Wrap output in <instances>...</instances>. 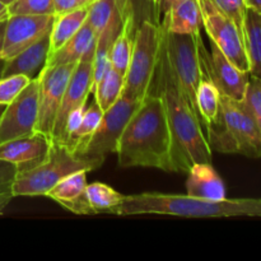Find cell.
Masks as SVG:
<instances>
[{
  "label": "cell",
  "mask_w": 261,
  "mask_h": 261,
  "mask_svg": "<svg viewBox=\"0 0 261 261\" xmlns=\"http://www.w3.org/2000/svg\"><path fill=\"white\" fill-rule=\"evenodd\" d=\"M154 79L155 94L162 98L170 126L173 171L188 173L194 163H212L213 150L201 129L200 117L176 79L163 41Z\"/></svg>",
  "instance_id": "1"
},
{
  "label": "cell",
  "mask_w": 261,
  "mask_h": 261,
  "mask_svg": "<svg viewBox=\"0 0 261 261\" xmlns=\"http://www.w3.org/2000/svg\"><path fill=\"white\" fill-rule=\"evenodd\" d=\"M116 153L122 168L148 167L175 172L170 126L165 105L158 94L148 93L130 117Z\"/></svg>",
  "instance_id": "2"
},
{
  "label": "cell",
  "mask_w": 261,
  "mask_h": 261,
  "mask_svg": "<svg viewBox=\"0 0 261 261\" xmlns=\"http://www.w3.org/2000/svg\"><path fill=\"white\" fill-rule=\"evenodd\" d=\"M117 216H158L182 218L217 217H261V199H223L208 200L177 194L142 193L125 195Z\"/></svg>",
  "instance_id": "3"
},
{
  "label": "cell",
  "mask_w": 261,
  "mask_h": 261,
  "mask_svg": "<svg viewBox=\"0 0 261 261\" xmlns=\"http://www.w3.org/2000/svg\"><path fill=\"white\" fill-rule=\"evenodd\" d=\"M204 126L212 150L249 158L261 157V130L241 101L221 94L218 115Z\"/></svg>",
  "instance_id": "4"
},
{
  "label": "cell",
  "mask_w": 261,
  "mask_h": 261,
  "mask_svg": "<svg viewBox=\"0 0 261 261\" xmlns=\"http://www.w3.org/2000/svg\"><path fill=\"white\" fill-rule=\"evenodd\" d=\"M106 158L87 157L71 152L65 144L54 142L47 157L31 170L18 172L13 184V195L42 196L66 176L78 171L97 170Z\"/></svg>",
  "instance_id": "5"
},
{
  "label": "cell",
  "mask_w": 261,
  "mask_h": 261,
  "mask_svg": "<svg viewBox=\"0 0 261 261\" xmlns=\"http://www.w3.org/2000/svg\"><path fill=\"white\" fill-rule=\"evenodd\" d=\"M161 43L160 25L149 18L143 19L135 28L132 58L125 74L121 96L143 99L150 93L160 59Z\"/></svg>",
  "instance_id": "6"
},
{
  "label": "cell",
  "mask_w": 261,
  "mask_h": 261,
  "mask_svg": "<svg viewBox=\"0 0 261 261\" xmlns=\"http://www.w3.org/2000/svg\"><path fill=\"white\" fill-rule=\"evenodd\" d=\"M160 28L161 33H162L163 45L167 51L176 79H177L184 94L190 102L191 107L198 112L195 96L199 84L203 79L200 54H199L200 33L180 35V33L168 32L163 25H160Z\"/></svg>",
  "instance_id": "7"
},
{
  "label": "cell",
  "mask_w": 261,
  "mask_h": 261,
  "mask_svg": "<svg viewBox=\"0 0 261 261\" xmlns=\"http://www.w3.org/2000/svg\"><path fill=\"white\" fill-rule=\"evenodd\" d=\"M143 99L126 96L120 97L107 111L103 112L97 130L87 140L86 144L76 150V154L106 158V155L116 153L122 132Z\"/></svg>",
  "instance_id": "8"
},
{
  "label": "cell",
  "mask_w": 261,
  "mask_h": 261,
  "mask_svg": "<svg viewBox=\"0 0 261 261\" xmlns=\"http://www.w3.org/2000/svg\"><path fill=\"white\" fill-rule=\"evenodd\" d=\"M201 24L213 42L237 68L249 71L244 36L236 23L227 17L212 0H199Z\"/></svg>",
  "instance_id": "9"
},
{
  "label": "cell",
  "mask_w": 261,
  "mask_h": 261,
  "mask_svg": "<svg viewBox=\"0 0 261 261\" xmlns=\"http://www.w3.org/2000/svg\"><path fill=\"white\" fill-rule=\"evenodd\" d=\"M76 63L45 65L38 74V119L36 130L53 140L54 126L66 84Z\"/></svg>",
  "instance_id": "10"
},
{
  "label": "cell",
  "mask_w": 261,
  "mask_h": 261,
  "mask_svg": "<svg viewBox=\"0 0 261 261\" xmlns=\"http://www.w3.org/2000/svg\"><path fill=\"white\" fill-rule=\"evenodd\" d=\"M211 51L204 46L201 36L199 37V54H200L203 75L208 76L221 94L234 101H242L250 81L249 71L237 68L213 42Z\"/></svg>",
  "instance_id": "11"
},
{
  "label": "cell",
  "mask_w": 261,
  "mask_h": 261,
  "mask_svg": "<svg viewBox=\"0 0 261 261\" xmlns=\"http://www.w3.org/2000/svg\"><path fill=\"white\" fill-rule=\"evenodd\" d=\"M38 79H32L0 116V144L37 132Z\"/></svg>",
  "instance_id": "12"
},
{
  "label": "cell",
  "mask_w": 261,
  "mask_h": 261,
  "mask_svg": "<svg viewBox=\"0 0 261 261\" xmlns=\"http://www.w3.org/2000/svg\"><path fill=\"white\" fill-rule=\"evenodd\" d=\"M93 56L94 50L89 51L76 63L70 79L66 84L61 105L59 107L54 126L53 140L64 143V129L69 114L73 110L87 105L89 94H92V75H93Z\"/></svg>",
  "instance_id": "13"
},
{
  "label": "cell",
  "mask_w": 261,
  "mask_h": 261,
  "mask_svg": "<svg viewBox=\"0 0 261 261\" xmlns=\"http://www.w3.org/2000/svg\"><path fill=\"white\" fill-rule=\"evenodd\" d=\"M55 15H10L7 20L0 58L9 60L51 32Z\"/></svg>",
  "instance_id": "14"
},
{
  "label": "cell",
  "mask_w": 261,
  "mask_h": 261,
  "mask_svg": "<svg viewBox=\"0 0 261 261\" xmlns=\"http://www.w3.org/2000/svg\"><path fill=\"white\" fill-rule=\"evenodd\" d=\"M53 140L40 132L0 144V160L17 166L18 172L40 165L50 152Z\"/></svg>",
  "instance_id": "15"
},
{
  "label": "cell",
  "mask_w": 261,
  "mask_h": 261,
  "mask_svg": "<svg viewBox=\"0 0 261 261\" xmlns=\"http://www.w3.org/2000/svg\"><path fill=\"white\" fill-rule=\"evenodd\" d=\"M50 56V33L31 45L18 55L7 60L3 76L22 74L30 79H36L45 68L46 61Z\"/></svg>",
  "instance_id": "16"
},
{
  "label": "cell",
  "mask_w": 261,
  "mask_h": 261,
  "mask_svg": "<svg viewBox=\"0 0 261 261\" xmlns=\"http://www.w3.org/2000/svg\"><path fill=\"white\" fill-rule=\"evenodd\" d=\"M188 195L208 200L226 199V186L212 163H194L188 171Z\"/></svg>",
  "instance_id": "17"
},
{
  "label": "cell",
  "mask_w": 261,
  "mask_h": 261,
  "mask_svg": "<svg viewBox=\"0 0 261 261\" xmlns=\"http://www.w3.org/2000/svg\"><path fill=\"white\" fill-rule=\"evenodd\" d=\"M158 25H163L168 32L180 35L200 33L201 10L199 0H181L176 3Z\"/></svg>",
  "instance_id": "18"
},
{
  "label": "cell",
  "mask_w": 261,
  "mask_h": 261,
  "mask_svg": "<svg viewBox=\"0 0 261 261\" xmlns=\"http://www.w3.org/2000/svg\"><path fill=\"white\" fill-rule=\"evenodd\" d=\"M97 37L88 20L79 28L78 32L64 43L55 53L50 54L46 65H63V64L78 63L86 54L96 48Z\"/></svg>",
  "instance_id": "19"
},
{
  "label": "cell",
  "mask_w": 261,
  "mask_h": 261,
  "mask_svg": "<svg viewBox=\"0 0 261 261\" xmlns=\"http://www.w3.org/2000/svg\"><path fill=\"white\" fill-rule=\"evenodd\" d=\"M137 27V17L129 15L122 20L121 28L112 42L111 50H110V61L111 68L119 71L125 76L129 66L130 58L133 53V45H134V33Z\"/></svg>",
  "instance_id": "20"
},
{
  "label": "cell",
  "mask_w": 261,
  "mask_h": 261,
  "mask_svg": "<svg viewBox=\"0 0 261 261\" xmlns=\"http://www.w3.org/2000/svg\"><path fill=\"white\" fill-rule=\"evenodd\" d=\"M244 43L250 76L261 78V14L251 9L245 14Z\"/></svg>",
  "instance_id": "21"
},
{
  "label": "cell",
  "mask_w": 261,
  "mask_h": 261,
  "mask_svg": "<svg viewBox=\"0 0 261 261\" xmlns=\"http://www.w3.org/2000/svg\"><path fill=\"white\" fill-rule=\"evenodd\" d=\"M87 15L88 7L55 15L50 32V54L55 53L78 32L87 20Z\"/></svg>",
  "instance_id": "22"
},
{
  "label": "cell",
  "mask_w": 261,
  "mask_h": 261,
  "mask_svg": "<svg viewBox=\"0 0 261 261\" xmlns=\"http://www.w3.org/2000/svg\"><path fill=\"white\" fill-rule=\"evenodd\" d=\"M84 196H86L91 214H116L125 195L117 193L114 188L106 185V184L93 182L87 185L86 190H84Z\"/></svg>",
  "instance_id": "23"
},
{
  "label": "cell",
  "mask_w": 261,
  "mask_h": 261,
  "mask_svg": "<svg viewBox=\"0 0 261 261\" xmlns=\"http://www.w3.org/2000/svg\"><path fill=\"white\" fill-rule=\"evenodd\" d=\"M219 101H221L219 89L208 76L203 75L195 96L196 110L203 125L209 124L216 119L219 111Z\"/></svg>",
  "instance_id": "24"
},
{
  "label": "cell",
  "mask_w": 261,
  "mask_h": 261,
  "mask_svg": "<svg viewBox=\"0 0 261 261\" xmlns=\"http://www.w3.org/2000/svg\"><path fill=\"white\" fill-rule=\"evenodd\" d=\"M102 116H103V111H102L101 107L98 106V103H97L93 98V101L89 103V106L86 107L83 120H82L79 127L68 138V140H66V147L74 153H75L79 148L83 147V145L86 144L87 140H88L89 138L93 135V133L97 130V127H98L99 122H101L102 120Z\"/></svg>",
  "instance_id": "25"
},
{
  "label": "cell",
  "mask_w": 261,
  "mask_h": 261,
  "mask_svg": "<svg viewBox=\"0 0 261 261\" xmlns=\"http://www.w3.org/2000/svg\"><path fill=\"white\" fill-rule=\"evenodd\" d=\"M124 82L125 76L122 74L110 68L101 82L97 84L92 94L102 111H107L121 97L122 91H124Z\"/></svg>",
  "instance_id": "26"
},
{
  "label": "cell",
  "mask_w": 261,
  "mask_h": 261,
  "mask_svg": "<svg viewBox=\"0 0 261 261\" xmlns=\"http://www.w3.org/2000/svg\"><path fill=\"white\" fill-rule=\"evenodd\" d=\"M87 173L88 172L86 171H78L66 176L51 190H48L45 196H48L60 205L76 200L83 195L87 188Z\"/></svg>",
  "instance_id": "27"
},
{
  "label": "cell",
  "mask_w": 261,
  "mask_h": 261,
  "mask_svg": "<svg viewBox=\"0 0 261 261\" xmlns=\"http://www.w3.org/2000/svg\"><path fill=\"white\" fill-rule=\"evenodd\" d=\"M87 20L91 24L96 37L111 25L122 23L115 0H94L88 7Z\"/></svg>",
  "instance_id": "28"
},
{
  "label": "cell",
  "mask_w": 261,
  "mask_h": 261,
  "mask_svg": "<svg viewBox=\"0 0 261 261\" xmlns=\"http://www.w3.org/2000/svg\"><path fill=\"white\" fill-rule=\"evenodd\" d=\"M8 10L10 15H55L54 0H14Z\"/></svg>",
  "instance_id": "29"
},
{
  "label": "cell",
  "mask_w": 261,
  "mask_h": 261,
  "mask_svg": "<svg viewBox=\"0 0 261 261\" xmlns=\"http://www.w3.org/2000/svg\"><path fill=\"white\" fill-rule=\"evenodd\" d=\"M18 173L17 166L7 161L0 160V216L9 205L13 195V184Z\"/></svg>",
  "instance_id": "30"
},
{
  "label": "cell",
  "mask_w": 261,
  "mask_h": 261,
  "mask_svg": "<svg viewBox=\"0 0 261 261\" xmlns=\"http://www.w3.org/2000/svg\"><path fill=\"white\" fill-rule=\"evenodd\" d=\"M32 79L22 74H13V75L3 76L0 79V105L7 106L14 101L20 92L31 83Z\"/></svg>",
  "instance_id": "31"
},
{
  "label": "cell",
  "mask_w": 261,
  "mask_h": 261,
  "mask_svg": "<svg viewBox=\"0 0 261 261\" xmlns=\"http://www.w3.org/2000/svg\"><path fill=\"white\" fill-rule=\"evenodd\" d=\"M242 105L261 130V78L250 76Z\"/></svg>",
  "instance_id": "32"
},
{
  "label": "cell",
  "mask_w": 261,
  "mask_h": 261,
  "mask_svg": "<svg viewBox=\"0 0 261 261\" xmlns=\"http://www.w3.org/2000/svg\"><path fill=\"white\" fill-rule=\"evenodd\" d=\"M224 14L231 18L244 36V22L246 7L244 0H212Z\"/></svg>",
  "instance_id": "33"
},
{
  "label": "cell",
  "mask_w": 261,
  "mask_h": 261,
  "mask_svg": "<svg viewBox=\"0 0 261 261\" xmlns=\"http://www.w3.org/2000/svg\"><path fill=\"white\" fill-rule=\"evenodd\" d=\"M149 5L150 10H152V20L157 24L162 22L165 15L167 14L168 10L176 4V3L181 2V0H145Z\"/></svg>",
  "instance_id": "34"
},
{
  "label": "cell",
  "mask_w": 261,
  "mask_h": 261,
  "mask_svg": "<svg viewBox=\"0 0 261 261\" xmlns=\"http://www.w3.org/2000/svg\"><path fill=\"white\" fill-rule=\"evenodd\" d=\"M86 107H87V105H83V106L73 110V111L69 114L68 119H66V122H65V129H64V143L63 144H65L66 140H68V138L70 137V135L73 134V133L79 127L82 120H83V115H84V111H86Z\"/></svg>",
  "instance_id": "35"
},
{
  "label": "cell",
  "mask_w": 261,
  "mask_h": 261,
  "mask_svg": "<svg viewBox=\"0 0 261 261\" xmlns=\"http://www.w3.org/2000/svg\"><path fill=\"white\" fill-rule=\"evenodd\" d=\"M93 2L94 0H54L55 15L73 12V10L81 9V8H87Z\"/></svg>",
  "instance_id": "36"
},
{
  "label": "cell",
  "mask_w": 261,
  "mask_h": 261,
  "mask_svg": "<svg viewBox=\"0 0 261 261\" xmlns=\"http://www.w3.org/2000/svg\"><path fill=\"white\" fill-rule=\"evenodd\" d=\"M117 12H119L120 18L124 20L129 15H135L137 17V7H135V0H115Z\"/></svg>",
  "instance_id": "37"
},
{
  "label": "cell",
  "mask_w": 261,
  "mask_h": 261,
  "mask_svg": "<svg viewBox=\"0 0 261 261\" xmlns=\"http://www.w3.org/2000/svg\"><path fill=\"white\" fill-rule=\"evenodd\" d=\"M246 9H251L261 14V0H244Z\"/></svg>",
  "instance_id": "38"
},
{
  "label": "cell",
  "mask_w": 261,
  "mask_h": 261,
  "mask_svg": "<svg viewBox=\"0 0 261 261\" xmlns=\"http://www.w3.org/2000/svg\"><path fill=\"white\" fill-rule=\"evenodd\" d=\"M10 17L9 10H8V5H5L4 3L0 2V22H4L8 20V18Z\"/></svg>",
  "instance_id": "39"
},
{
  "label": "cell",
  "mask_w": 261,
  "mask_h": 261,
  "mask_svg": "<svg viewBox=\"0 0 261 261\" xmlns=\"http://www.w3.org/2000/svg\"><path fill=\"white\" fill-rule=\"evenodd\" d=\"M5 25H7V20L0 22V55H2L3 50V42H4V32H5Z\"/></svg>",
  "instance_id": "40"
},
{
  "label": "cell",
  "mask_w": 261,
  "mask_h": 261,
  "mask_svg": "<svg viewBox=\"0 0 261 261\" xmlns=\"http://www.w3.org/2000/svg\"><path fill=\"white\" fill-rule=\"evenodd\" d=\"M5 63H7V60H5V59H2V58H0V79L3 78V73H4Z\"/></svg>",
  "instance_id": "41"
},
{
  "label": "cell",
  "mask_w": 261,
  "mask_h": 261,
  "mask_svg": "<svg viewBox=\"0 0 261 261\" xmlns=\"http://www.w3.org/2000/svg\"><path fill=\"white\" fill-rule=\"evenodd\" d=\"M0 2H2V3H4L5 5H8V7H9V5L12 4V3L14 2V0H0Z\"/></svg>",
  "instance_id": "42"
},
{
  "label": "cell",
  "mask_w": 261,
  "mask_h": 261,
  "mask_svg": "<svg viewBox=\"0 0 261 261\" xmlns=\"http://www.w3.org/2000/svg\"><path fill=\"white\" fill-rule=\"evenodd\" d=\"M4 107H5V106H3V105H0V116H2L3 111H4Z\"/></svg>",
  "instance_id": "43"
}]
</instances>
